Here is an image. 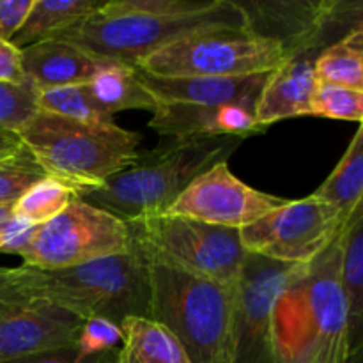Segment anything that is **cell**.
<instances>
[{"mask_svg": "<svg viewBox=\"0 0 363 363\" xmlns=\"http://www.w3.org/2000/svg\"><path fill=\"white\" fill-rule=\"evenodd\" d=\"M233 28H248L247 13L234 0H103L55 39L135 67L138 60L170 43Z\"/></svg>", "mask_w": 363, "mask_h": 363, "instance_id": "cell-1", "label": "cell"}, {"mask_svg": "<svg viewBox=\"0 0 363 363\" xmlns=\"http://www.w3.org/2000/svg\"><path fill=\"white\" fill-rule=\"evenodd\" d=\"M0 294L45 301L85 321L106 318L121 323L149 312L147 261L133 241L124 254L60 269L32 266L0 268Z\"/></svg>", "mask_w": 363, "mask_h": 363, "instance_id": "cell-2", "label": "cell"}, {"mask_svg": "<svg viewBox=\"0 0 363 363\" xmlns=\"http://www.w3.org/2000/svg\"><path fill=\"white\" fill-rule=\"evenodd\" d=\"M340 236L280 291L272 318L277 363H347L354 353L340 286Z\"/></svg>", "mask_w": 363, "mask_h": 363, "instance_id": "cell-3", "label": "cell"}, {"mask_svg": "<svg viewBox=\"0 0 363 363\" xmlns=\"http://www.w3.org/2000/svg\"><path fill=\"white\" fill-rule=\"evenodd\" d=\"M241 142L243 138L236 137L163 138L80 199L124 222L162 215L195 177L216 163L229 162Z\"/></svg>", "mask_w": 363, "mask_h": 363, "instance_id": "cell-4", "label": "cell"}, {"mask_svg": "<svg viewBox=\"0 0 363 363\" xmlns=\"http://www.w3.org/2000/svg\"><path fill=\"white\" fill-rule=\"evenodd\" d=\"M140 250L147 261V318L174 333L191 363H236L233 289Z\"/></svg>", "mask_w": 363, "mask_h": 363, "instance_id": "cell-5", "label": "cell"}, {"mask_svg": "<svg viewBox=\"0 0 363 363\" xmlns=\"http://www.w3.org/2000/svg\"><path fill=\"white\" fill-rule=\"evenodd\" d=\"M21 145L46 172L84 197L140 155L142 135L119 124H85L38 110L18 133Z\"/></svg>", "mask_w": 363, "mask_h": 363, "instance_id": "cell-6", "label": "cell"}, {"mask_svg": "<svg viewBox=\"0 0 363 363\" xmlns=\"http://www.w3.org/2000/svg\"><path fill=\"white\" fill-rule=\"evenodd\" d=\"M128 225L135 243L155 257L223 287L236 286L247 257L240 230L167 213L131 220Z\"/></svg>", "mask_w": 363, "mask_h": 363, "instance_id": "cell-7", "label": "cell"}, {"mask_svg": "<svg viewBox=\"0 0 363 363\" xmlns=\"http://www.w3.org/2000/svg\"><path fill=\"white\" fill-rule=\"evenodd\" d=\"M287 59L277 39L250 28L190 35L156 50L133 69L155 77H247L275 71Z\"/></svg>", "mask_w": 363, "mask_h": 363, "instance_id": "cell-8", "label": "cell"}, {"mask_svg": "<svg viewBox=\"0 0 363 363\" xmlns=\"http://www.w3.org/2000/svg\"><path fill=\"white\" fill-rule=\"evenodd\" d=\"M131 247L128 222L74 197L55 218L35 227L16 255L25 266L60 269L124 254Z\"/></svg>", "mask_w": 363, "mask_h": 363, "instance_id": "cell-9", "label": "cell"}, {"mask_svg": "<svg viewBox=\"0 0 363 363\" xmlns=\"http://www.w3.org/2000/svg\"><path fill=\"white\" fill-rule=\"evenodd\" d=\"M335 208L315 197L287 201L240 230L247 254L284 264L307 266L318 259L346 227Z\"/></svg>", "mask_w": 363, "mask_h": 363, "instance_id": "cell-10", "label": "cell"}, {"mask_svg": "<svg viewBox=\"0 0 363 363\" xmlns=\"http://www.w3.org/2000/svg\"><path fill=\"white\" fill-rule=\"evenodd\" d=\"M248 28L277 39L289 55L314 53L362 27V2H240Z\"/></svg>", "mask_w": 363, "mask_h": 363, "instance_id": "cell-11", "label": "cell"}, {"mask_svg": "<svg viewBox=\"0 0 363 363\" xmlns=\"http://www.w3.org/2000/svg\"><path fill=\"white\" fill-rule=\"evenodd\" d=\"M305 266L247 254L233 287V342L236 363H277L272 318L280 291Z\"/></svg>", "mask_w": 363, "mask_h": 363, "instance_id": "cell-12", "label": "cell"}, {"mask_svg": "<svg viewBox=\"0 0 363 363\" xmlns=\"http://www.w3.org/2000/svg\"><path fill=\"white\" fill-rule=\"evenodd\" d=\"M287 201L289 199L255 190L230 172L229 162H220L195 177L165 213L241 230Z\"/></svg>", "mask_w": 363, "mask_h": 363, "instance_id": "cell-13", "label": "cell"}, {"mask_svg": "<svg viewBox=\"0 0 363 363\" xmlns=\"http://www.w3.org/2000/svg\"><path fill=\"white\" fill-rule=\"evenodd\" d=\"M84 319L45 301L0 294V362L74 346Z\"/></svg>", "mask_w": 363, "mask_h": 363, "instance_id": "cell-14", "label": "cell"}, {"mask_svg": "<svg viewBox=\"0 0 363 363\" xmlns=\"http://www.w3.org/2000/svg\"><path fill=\"white\" fill-rule=\"evenodd\" d=\"M149 128L163 138L236 137L245 140L252 135L264 133L255 123V106L240 103L191 105L158 101Z\"/></svg>", "mask_w": 363, "mask_h": 363, "instance_id": "cell-15", "label": "cell"}, {"mask_svg": "<svg viewBox=\"0 0 363 363\" xmlns=\"http://www.w3.org/2000/svg\"><path fill=\"white\" fill-rule=\"evenodd\" d=\"M137 74L158 101L191 105L240 103L255 106L269 78V73L247 77H155L137 71Z\"/></svg>", "mask_w": 363, "mask_h": 363, "instance_id": "cell-16", "label": "cell"}, {"mask_svg": "<svg viewBox=\"0 0 363 363\" xmlns=\"http://www.w3.org/2000/svg\"><path fill=\"white\" fill-rule=\"evenodd\" d=\"M112 60L101 59L73 43L46 39L21 48V71L35 91L85 85Z\"/></svg>", "mask_w": 363, "mask_h": 363, "instance_id": "cell-17", "label": "cell"}, {"mask_svg": "<svg viewBox=\"0 0 363 363\" xmlns=\"http://www.w3.org/2000/svg\"><path fill=\"white\" fill-rule=\"evenodd\" d=\"M314 53L289 55L275 71L255 103V123L266 128L284 119L311 116V98L315 85Z\"/></svg>", "mask_w": 363, "mask_h": 363, "instance_id": "cell-18", "label": "cell"}, {"mask_svg": "<svg viewBox=\"0 0 363 363\" xmlns=\"http://www.w3.org/2000/svg\"><path fill=\"white\" fill-rule=\"evenodd\" d=\"M124 340L117 363H191L172 332L144 315L121 323Z\"/></svg>", "mask_w": 363, "mask_h": 363, "instance_id": "cell-19", "label": "cell"}, {"mask_svg": "<svg viewBox=\"0 0 363 363\" xmlns=\"http://www.w3.org/2000/svg\"><path fill=\"white\" fill-rule=\"evenodd\" d=\"M340 286L347 303L353 351L362 350L363 326V206L347 220L340 236Z\"/></svg>", "mask_w": 363, "mask_h": 363, "instance_id": "cell-20", "label": "cell"}, {"mask_svg": "<svg viewBox=\"0 0 363 363\" xmlns=\"http://www.w3.org/2000/svg\"><path fill=\"white\" fill-rule=\"evenodd\" d=\"M85 87L92 101L112 117L113 113L123 110L155 112L158 106V99L142 84L137 71L124 64L110 62L99 73H96L94 78L85 84Z\"/></svg>", "mask_w": 363, "mask_h": 363, "instance_id": "cell-21", "label": "cell"}, {"mask_svg": "<svg viewBox=\"0 0 363 363\" xmlns=\"http://www.w3.org/2000/svg\"><path fill=\"white\" fill-rule=\"evenodd\" d=\"M103 0H34L28 16L13 38L16 48L55 39L80 23Z\"/></svg>", "mask_w": 363, "mask_h": 363, "instance_id": "cell-22", "label": "cell"}, {"mask_svg": "<svg viewBox=\"0 0 363 363\" xmlns=\"http://www.w3.org/2000/svg\"><path fill=\"white\" fill-rule=\"evenodd\" d=\"M312 197L326 202L350 220L363 206V128H358L340 162Z\"/></svg>", "mask_w": 363, "mask_h": 363, "instance_id": "cell-23", "label": "cell"}, {"mask_svg": "<svg viewBox=\"0 0 363 363\" xmlns=\"http://www.w3.org/2000/svg\"><path fill=\"white\" fill-rule=\"evenodd\" d=\"M314 73L315 80L363 91V25L321 50Z\"/></svg>", "mask_w": 363, "mask_h": 363, "instance_id": "cell-24", "label": "cell"}, {"mask_svg": "<svg viewBox=\"0 0 363 363\" xmlns=\"http://www.w3.org/2000/svg\"><path fill=\"white\" fill-rule=\"evenodd\" d=\"M38 110L64 119L85 124H112V116L103 112L89 94L85 85H66V87H50L35 91Z\"/></svg>", "mask_w": 363, "mask_h": 363, "instance_id": "cell-25", "label": "cell"}, {"mask_svg": "<svg viewBox=\"0 0 363 363\" xmlns=\"http://www.w3.org/2000/svg\"><path fill=\"white\" fill-rule=\"evenodd\" d=\"M77 197L73 190L60 181L46 176L28 188L13 206L14 218L27 222L30 225H43L55 218L73 199Z\"/></svg>", "mask_w": 363, "mask_h": 363, "instance_id": "cell-26", "label": "cell"}, {"mask_svg": "<svg viewBox=\"0 0 363 363\" xmlns=\"http://www.w3.org/2000/svg\"><path fill=\"white\" fill-rule=\"evenodd\" d=\"M46 172L38 165L30 152L20 145L16 151L0 158V208H13L14 202Z\"/></svg>", "mask_w": 363, "mask_h": 363, "instance_id": "cell-27", "label": "cell"}, {"mask_svg": "<svg viewBox=\"0 0 363 363\" xmlns=\"http://www.w3.org/2000/svg\"><path fill=\"white\" fill-rule=\"evenodd\" d=\"M311 116L362 123L363 91L315 80L311 98Z\"/></svg>", "mask_w": 363, "mask_h": 363, "instance_id": "cell-28", "label": "cell"}, {"mask_svg": "<svg viewBox=\"0 0 363 363\" xmlns=\"http://www.w3.org/2000/svg\"><path fill=\"white\" fill-rule=\"evenodd\" d=\"M38 112L32 84H0V133L16 135Z\"/></svg>", "mask_w": 363, "mask_h": 363, "instance_id": "cell-29", "label": "cell"}, {"mask_svg": "<svg viewBox=\"0 0 363 363\" xmlns=\"http://www.w3.org/2000/svg\"><path fill=\"white\" fill-rule=\"evenodd\" d=\"M124 333L121 325L106 318H89L82 325L78 339L74 342L77 353L82 360L98 354L116 351L123 346Z\"/></svg>", "mask_w": 363, "mask_h": 363, "instance_id": "cell-30", "label": "cell"}, {"mask_svg": "<svg viewBox=\"0 0 363 363\" xmlns=\"http://www.w3.org/2000/svg\"><path fill=\"white\" fill-rule=\"evenodd\" d=\"M117 357H119V350L82 360L77 353V347L69 346L60 347V350L27 354V357L11 358V360H2L0 363H117Z\"/></svg>", "mask_w": 363, "mask_h": 363, "instance_id": "cell-31", "label": "cell"}, {"mask_svg": "<svg viewBox=\"0 0 363 363\" xmlns=\"http://www.w3.org/2000/svg\"><path fill=\"white\" fill-rule=\"evenodd\" d=\"M34 0H0V41H13Z\"/></svg>", "mask_w": 363, "mask_h": 363, "instance_id": "cell-32", "label": "cell"}, {"mask_svg": "<svg viewBox=\"0 0 363 363\" xmlns=\"http://www.w3.org/2000/svg\"><path fill=\"white\" fill-rule=\"evenodd\" d=\"M20 145H21V142L16 135L0 133V158H2V156L11 155L13 151H16Z\"/></svg>", "mask_w": 363, "mask_h": 363, "instance_id": "cell-33", "label": "cell"}, {"mask_svg": "<svg viewBox=\"0 0 363 363\" xmlns=\"http://www.w3.org/2000/svg\"><path fill=\"white\" fill-rule=\"evenodd\" d=\"M11 209L13 208H0V229L13 218V211Z\"/></svg>", "mask_w": 363, "mask_h": 363, "instance_id": "cell-34", "label": "cell"}, {"mask_svg": "<svg viewBox=\"0 0 363 363\" xmlns=\"http://www.w3.org/2000/svg\"><path fill=\"white\" fill-rule=\"evenodd\" d=\"M347 363H363V353H362V350L354 351V353L351 354L350 362H347Z\"/></svg>", "mask_w": 363, "mask_h": 363, "instance_id": "cell-35", "label": "cell"}]
</instances>
